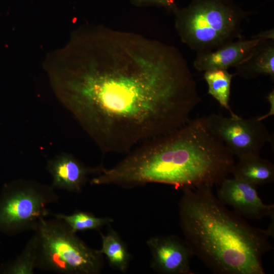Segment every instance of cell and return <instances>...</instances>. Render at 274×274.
<instances>
[{"instance_id": "cell-3", "label": "cell", "mask_w": 274, "mask_h": 274, "mask_svg": "<svg viewBox=\"0 0 274 274\" xmlns=\"http://www.w3.org/2000/svg\"><path fill=\"white\" fill-rule=\"evenodd\" d=\"M212 187L182 188L180 225L194 256L215 273L265 274L262 257L272 249L266 230L228 210Z\"/></svg>"}, {"instance_id": "cell-2", "label": "cell", "mask_w": 274, "mask_h": 274, "mask_svg": "<svg viewBox=\"0 0 274 274\" xmlns=\"http://www.w3.org/2000/svg\"><path fill=\"white\" fill-rule=\"evenodd\" d=\"M234 165L233 155L202 117L141 143L106 168L103 178L108 185L124 188L157 183L182 189L220 184Z\"/></svg>"}, {"instance_id": "cell-18", "label": "cell", "mask_w": 274, "mask_h": 274, "mask_svg": "<svg viewBox=\"0 0 274 274\" xmlns=\"http://www.w3.org/2000/svg\"><path fill=\"white\" fill-rule=\"evenodd\" d=\"M136 6L154 5L164 8L168 12L174 13L178 8L175 0H131Z\"/></svg>"}, {"instance_id": "cell-19", "label": "cell", "mask_w": 274, "mask_h": 274, "mask_svg": "<svg viewBox=\"0 0 274 274\" xmlns=\"http://www.w3.org/2000/svg\"><path fill=\"white\" fill-rule=\"evenodd\" d=\"M266 98L270 103V110L269 113L267 114L258 117V120L262 121L264 119L270 116H272L274 114V91L273 90L270 92L266 96Z\"/></svg>"}, {"instance_id": "cell-8", "label": "cell", "mask_w": 274, "mask_h": 274, "mask_svg": "<svg viewBox=\"0 0 274 274\" xmlns=\"http://www.w3.org/2000/svg\"><path fill=\"white\" fill-rule=\"evenodd\" d=\"M151 253V267L162 274H192L193 253L185 241L175 235L152 237L146 242Z\"/></svg>"}, {"instance_id": "cell-6", "label": "cell", "mask_w": 274, "mask_h": 274, "mask_svg": "<svg viewBox=\"0 0 274 274\" xmlns=\"http://www.w3.org/2000/svg\"><path fill=\"white\" fill-rule=\"evenodd\" d=\"M51 185L20 179L6 184L0 195V232L15 235L33 231L42 218L50 215L47 206L57 202Z\"/></svg>"}, {"instance_id": "cell-10", "label": "cell", "mask_w": 274, "mask_h": 274, "mask_svg": "<svg viewBox=\"0 0 274 274\" xmlns=\"http://www.w3.org/2000/svg\"><path fill=\"white\" fill-rule=\"evenodd\" d=\"M101 166L91 167L85 165L70 153H63L50 159L46 169L52 178L51 185L54 189L80 193L91 174L97 175Z\"/></svg>"}, {"instance_id": "cell-1", "label": "cell", "mask_w": 274, "mask_h": 274, "mask_svg": "<svg viewBox=\"0 0 274 274\" xmlns=\"http://www.w3.org/2000/svg\"><path fill=\"white\" fill-rule=\"evenodd\" d=\"M45 67L58 99L105 153L180 127L201 100L177 48L103 25L76 29Z\"/></svg>"}, {"instance_id": "cell-7", "label": "cell", "mask_w": 274, "mask_h": 274, "mask_svg": "<svg viewBox=\"0 0 274 274\" xmlns=\"http://www.w3.org/2000/svg\"><path fill=\"white\" fill-rule=\"evenodd\" d=\"M204 118L213 132L238 159L260 155L263 147L271 141L267 128L257 117L244 119L214 114Z\"/></svg>"}, {"instance_id": "cell-13", "label": "cell", "mask_w": 274, "mask_h": 274, "mask_svg": "<svg viewBox=\"0 0 274 274\" xmlns=\"http://www.w3.org/2000/svg\"><path fill=\"white\" fill-rule=\"evenodd\" d=\"M234 178L254 186L272 183L274 180V165L266 159L251 156L239 159L232 172Z\"/></svg>"}, {"instance_id": "cell-11", "label": "cell", "mask_w": 274, "mask_h": 274, "mask_svg": "<svg viewBox=\"0 0 274 274\" xmlns=\"http://www.w3.org/2000/svg\"><path fill=\"white\" fill-rule=\"evenodd\" d=\"M261 41L252 37L249 39L243 38L214 51L197 53L193 63V66L200 72L235 67L248 58Z\"/></svg>"}, {"instance_id": "cell-14", "label": "cell", "mask_w": 274, "mask_h": 274, "mask_svg": "<svg viewBox=\"0 0 274 274\" xmlns=\"http://www.w3.org/2000/svg\"><path fill=\"white\" fill-rule=\"evenodd\" d=\"M203 78L208 86V94L212 96L220 105L228 110L232 117H236L229 104L231 85L234 75L227 70L214 69L204 72Z\"/></svg>"}, {"instance_id": "cell-5", "label": "cell", "mask_w": 274, "mask_h": 274, "mask_svg": "<svg viewBox=\"0 0 274 274\" xmlns=\"http://www.w3.org/2000/svg\"><path fill=\"white\" fill-rule=\"evenodd\" d=\"M36 268L62 274H98L102 254L88 247L61 219L42 218L33 231Z\"/></svg>"}, {"instance_id": "cell-4", "label": "cell", "mask_w": 274, "mask_h": 274, "mask_svg": "<svg viewBox=\"0 0 274 274\" xmlns=\"http://www.w3.org/2000/svg\"><path fill=\"white\" fill-rule=\"evenodd\" d=\"M173 13L180 40L197 54L244 38L243 23L254 13L233 0H192Z\"/></svg>"}, {"instance_id": "cell-9", "label": "cell", "mask_w": 274, "mask_h": 274, "mask_svg": "<svg viewBox=\"0 0 274 274\" xmlns=\"http://www.w3.org/2000/svg\"><path fill=\"white\" fill-rule=\"evenodd\" d=\"M218 197L225 206L231 207L240 216L260 220L274 215V204H265L259 197L256 186L235 178H225L220 183Z\"/></svg>"}, {"instance_id": "cell-20", "label": "cell", "mask_w": 274, "mask_h": 274, "mask_svg": "<svg viewBox=\"0 0 274 274\" xmlns=\"http://www.w3.org/2000/svg\"><path fill=\"white\" fill-rule=\"evenodd\" d=\"M252 37L254 38L259 39L262 40H274L273 28L262 31L256 35L252 36Z\"/></svg>"}, {"instance_id": "cell-16", "label": "cell", "mask_w": 274, "mask_h": 274, "mask_svg": "<svg viewBox=\"0 0 274 274\" xmlns=\"http://www.w3.org/2000/svg\"><path fill=\"white\" fill-rule=\"evenodd\" d=\"M54 217L63 220L74 232L92 229H99L113 222V219L109 217L100 218L84 211H78L71 215L64 214H53Z\"/></svg>"}, {"instance_id": "cell-12", "label": "cell", "mask_w": 274, "mask_h": 274, "mask_svg": "<svg viewBox=\"0 0 274 274\" xmlns=\"http://www.w3.org/2000/svg\"><path fill=\"white\" fill-rule=\"evenodd\" d=\"M234 75L247 79H254L260 75L274 79V40H262L251 54L235 67Z\"/></svg>"}, {"instance_id": "cell-17", "label": "cell", "mask_w": 274, "mask_h": 274, "mask_svg": "<svg viewBox=\"0 0 274 274\" xmlns=\"http://www.w3.org/2000/svg\"><path fill=\"white\" fill-rule=\"evenodd\" d=\"M36 242L33 235L20 254L2 266L0 272L6 274H32L36 269Z\"/></svg>"}, {"instance_id": "cell-15", "label": "cell", "mask_w": 274, "mask_h": 274, "mask_svg": "<svg viewBox=\"0 0 274 274\" xmlns=\"http://www.w3.org/2000/svg\"><path fill=\"white\" fill-rule=\"evenodd\" d=\"M101 237V248L99 250L102 255H106L112 267L121 271L125 272L128 268L130 255L124 242L118 233L111 229Z\"/></svg>"}]
</instances>
